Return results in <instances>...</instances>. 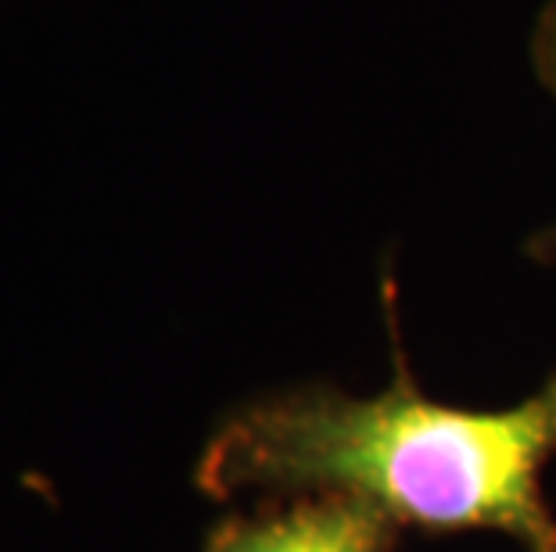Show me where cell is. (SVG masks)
I'll list each match as a JSON object with an SVG mask.
<instances>
[{
  "label": "cell",
  "mask_w": 556,
  "mask_h": 552,
  "mask_svg": "<svg viewBox=\"0 0 556 552\" xmlns=\"http://www.w3.org/2000/svg\"><path fill=\"white\" fill-rule=\"evenodd\" d=\"M395 377L352 398L309 384L238 409L208 441V496H345L431 535L500 531L525 552H556L542 470L556 455V373L510 409L431 402L392 345Z\"/></svg>",
  "instance_id": "obj_1"
},
{
  "label": "cell",
  "mask_w": 556,
  "mask_h": 552,
  "mask_svg": "<svg viewBox=\"0 0 556 552\" xmlns=\"http://www.w3.org/2000/svg\"><path fill=\"white\" fill-rule=\"evenodd\" d=\"M399 531V524L359 499L294 496L230 521L205 552H395Z\"/></svg>",
  "instance_id": "obj_2"
},
{
  "label": "cell",
  "mask_w": 556,
  "mask_h": 552,
  "mask_svg": "<svg viewBox=\"0 0 556 552\" xmlns=\"http://www.w3.org/2000/svg\"><path fill=\"white\" fill-rule=\"evenodd\" d=\"M531 57H535L539 79L556 98V0H549L546 11H542L535 22V33H531ZM528 255L535 258V262H556V222L531 238Z\"/></svg>",
  "instance_id": "obj_3"
}]
</instances>
